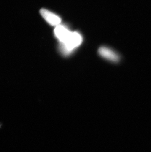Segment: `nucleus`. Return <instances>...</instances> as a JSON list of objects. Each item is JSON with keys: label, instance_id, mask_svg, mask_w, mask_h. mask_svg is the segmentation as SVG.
I'll return each mask as SVG.
<instances>
[{"label": "nucleus", "instance_id": "1", "mask_svg": "<svg viewBox=\"0 0 151 152\" xmlns=\"http://www.w3.org/2000/svg\"><path fill=\"white\" fill-rule=\"evenodd\" d=\"M83 40V37L79 33L72 32L64 42L60 43L59 50L63 55L68 56L81 45Z\"/></svg>", "mask_w": 151, "mask_h": 152}, {"label": "nucleus", "instance_id": "2", "mask_svg": "<svg viewBox=\"0 0 151 152\" xmlns=\"http://www.w3.org/2000/svg\"><path fill=\"white\" fill-rule=\"evenodd\" d=\"M99 54L104 59L113 62L118 63L120 60V56L115 51L110 48L102 46L98 50Z\"/></svg>", "mask_w": 151, "mask_h": 152}, {"label": "nucleus", "instance_id": "3", "mask_svg": "<svg viewBox=\"0 0 151 152\" xmlns=\"http://www.w3.org/2000/svg\"><path fill=\"white\" fill-rule=\"evenodd\" d=\"M40 12L43 18L52 26L56 27L60 24L61 18L52 12L46 9H42L40 10Z\"/></svg>", "mask_w": 151, "mask_h": 152}, {"label": "nucleus", "instance_id": "4", "mask_svg": "<svg viewBox=\"0 0 151 152\" xmlns=\"http://www.w3.org/2000/svg\"><path fill=\"white\" fill-rule=\"evenodd\" d=\"M68 28L62 25L56 26L54 30V35L60 43H63L67 39L71 33Z\"/></svg>", "mask_w": 151, "mask_h": 152}]
</instances>
